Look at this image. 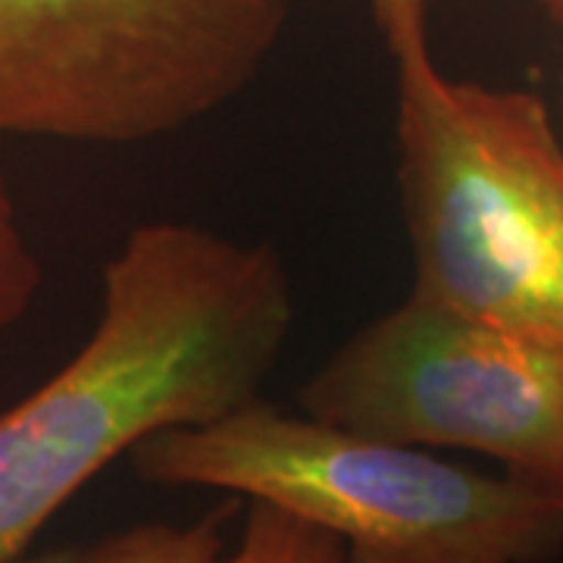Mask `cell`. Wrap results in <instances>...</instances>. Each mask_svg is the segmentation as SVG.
<instances>
[{
    "mask_svg": "<svg viewBox=\"0 0 563 563\" xmlns=\"http://www.w3.org/2000/svg\"><path fill=\"white\" fill-rule=\"evenodd\" d=\"M369 13L383 32L395 69L432 60L429 0H369Z\"/></svg>",
    "mask_w": 563,
    "mask_h": 563,
    "instance_id": "9",
    "label": "cell"
},
{
    "mask_svg": "<svg viewBox=\"0 0 563 563\" xmlns=\"http://www.w3.org/2000/svg\"><path fill=\"white\" fill-rule=\"evenodd\" d=\"M79 548H54V551H41V554H22L20 561L13 563H76Z\"/></svg>",
    "mask_w": 563,
    "mask_h": 563,
    "instance_id": "10",
    "label": "cell"
},
{
    "mask_svg": "<svg viewBox=\"0 0 563 563\" xmlns=\"http://www.w3.org/2000/svg\"><path fill=\"white\" fill-rule=\"evenodd\" d=\"M532 7H539V13H542L544 20L551 22V25H558L563 32V0H529Z\"/></svg>",
    "mask_w": 563,
    "mask_h": 563,
    "instance_id": "11",
    "label": "cell"
},
{
    "mask_svg": "<svg viewBox=\"0 0 563 563\" xmlns=\"http://www.w3.org/2000/svg\"><path fill=\"white\" fill-rule=\"evenodd\" d=\"M225 563H344V548L320 526L251 501L239 548L225 554Z\"/></svg>",
    "mask_w": 563,
    "mask_h": 563,
    "instance_id": "7",
    "label": "cell"
},
{
    "mask_svg": "<svg viewBox=\"0 0 563 563\" xmlns=\"http://www.w3.org/2000/svg\"><path fill=\"white\" fill-rule=\"evenodd\" d=\"M38 288L41 261L0 173V335H7L29 313Z\"/></svg>",
    "mask_w": 563,
    "mask_h": 563,
    "instance_id": "8",
    "label": "cell"
},
{
    "mask_svg": "<svg viewBox=\"0 0 563 563\" xmlns=\"http://www.w3.org/2000/svg\"><path fill=\"white\" fill-rule=\"evenodd\" d=\"M135 476L273 504L335 536L344 563H551L563 492L429 448L357 435L261 398L135 444Z\"/></svg>",
    "mask_w": 563,
    "mask_h": 563,
    "instance_id": "2",
    "label": "cell"
},
{
    "mask_svg": "<svg viewBox=\"0 0 563 563\" xmlns=\"http://www.w3.org/2000/svg\"><path fill=\"white\" fill-rule=\"evenodd\" d=\"M291 325L276 247L195 222L132 229L103 269L91 335L0 410V563L29 554L85 485L154 432L261 398Z\"/></svg>",
    "mask_w": 563,
    "mask_h": 563,
    "instance_id": "1",
    "label": "cell"
},
{
    "mask_svg": "<svg viewBox=\"0 0 563 563\" xmlns=\"http://www.w3.org/2000/svg\"><path fill=\"white\" fill-rule=\"evenodd\" d=\"M357 435L492 457L563 492V342L407 301L366 322L298 391Z\"/></svg>",
    "mask_w": 563,
    "mask_h": 563,
    "instance_id": "5",
    "label": "cell"
},
{
    "mask_svg": "<svg viewBox=\"0 0 563 563\" xmlns=\"http://www.w3.org/2000/svg\"><path fill=\"white\" fill-rule=\"evenodd\" d=\"M225 510L198 523H144L79 548L76 563H225Z\"/></svg>",
    "mask_w": 563,
    "mask_h": 563,
    "instance_id": "6",
    "label": "cell"
},
{
    "mask_svg": "<svg viewBox=\"0 0 563 563\" xmlns=\"http://www.w3.org/2000/svg\"><path fill=\"white\" fill-rule=\"evenodd\" d=\"M410 295L563 342V144L523 88L398 69Z\"/></svg>",
    "mask_w": 563,
    "mask_h": 563,
    "instance_id": "3",
    "label": "cell"
},
{
    "mask_svg": "<svg viewBox=\"0 0 563 563\" xmlns=\"http://www.w3.org/2000/svg\"><path fill=\"white\" fill-rule=\"evenodd\" d=\"M291 0H0V135L141 144L244 95Z\"/></svg>",
    "mask_w": 563,
    "mask_h": 563,
    "instance_id": "4",
    "label": "cell"
}]
</instances>
